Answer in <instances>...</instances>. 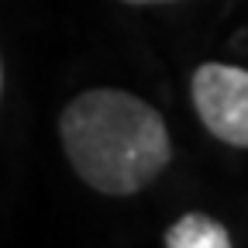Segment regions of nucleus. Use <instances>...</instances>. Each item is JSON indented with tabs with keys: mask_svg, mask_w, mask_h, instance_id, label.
Listing matches in <instances>:
<instances>
[{
	"mask_svg": "<svg viewBox=\"0 0 248 248\" xmlns=\"http://www.w3.org/2000/svg\"><path fill=\"white\" fill-rule=\"evenodd\" d=\"M193 107L224 145L248 148V69L203 62L193 73Z\"/></svg>",
	"mask_w": 248,
	"mask_h": 248,
	"instance_id": "f03ea898",
	"label": "nucleus"
},
{
	"mask_svg": "<svg viewBox=\"0 0 248 248\" xmlns=\"http://www.w3.org/2000/svg\"><path fill=\"white\" fill-rule=\"evenodd\" d=\"M0 93H4V66H0Z\"/></svg>",
	"mask_w": 248,
	"mask_h": 248,
	"instance_id": "39448f33",
	"label": "nucleus"
},
{
	"mask_svg": "<svg viewBox=\"0 0 248 248\" xmlns=\"http://www.w3.org/2000/svg\"><path fill=\"white\" fill-rule=\"evenodd\" d=\"M59 138L76 176L104 197H131L172 159L162 114L124 90H86L59 117Z\"/></svg>",
	"mask_w": 248,
	"mask_h": 248,
	"instance_id": "f257e3e1",
	"label": "nucleus"
},
{
	"mask_svg": "<svg viewBox=\"0 0 248 248\" xmlns=\"http://www.w3.org/2000/svg\"><path fill=\"white\" fill-rule=\"evenodd\" d=\"M124 4H138L141 7V4H172V0H124Z\"/></svg>",
	"mask_w": 248,
	"mask_h": 248,
	"instance_id": "20e7f679",
	"label": "nucleus"
},
{
	"mask_svg": "<svg viewBox=\"0 0 248 248\" xmlns=\"http://www.w3.org/2000/svg\"><path fill=\"white\" fill-rule=\"evenodd\" d=\"M169 248H231V234L224 224H217L207 214H183L176 224L162 234Z\"/></svg>",
	"mask_w": 248,
	"mask_h": 248,
	"instance_id": "7ed1b4c3",
	"label": "nucleus"
}]
</instances>
